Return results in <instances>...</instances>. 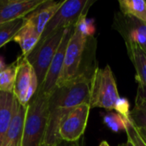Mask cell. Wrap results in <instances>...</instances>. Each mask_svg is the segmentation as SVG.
<instances>
[{
	"label": "cell",
	"instance_id": "1",
	"mask_svg": "<svg viewBox=\"0 0 146 146\" xmlns=\"http://www.w3.org/2000/svg\"><path fill=\"white\" fill-rule=\"evenodd\" d=\"M91 78L80 75L75 80L56 86L49 97L48 121L43 146H56L62 140L59 127L66 115L75 107L89 103Z\"/></svg>",
	"mask_w": 146,
	"mask_h": 146
},
{
	"label": "cell",
	"instance_id": "2",
	"mask_svg": "<svg viewBox=\"0 0 146 146\" xmlns=\"http://www.w3.org/2000/svg\"><path fill=\"white\" fill-rule=\"evenodd\" d=\"M93 27L86 17L75 25L67 45L64 62L56 86H62L75 80L81 71L88 39L93 34Z\"/></svg>",
	"mask_w": 146,
	"mask_h": 146
},
{
	"label": "cell",
	"instance_id": "3",
	"mask_svg": "<svg viewBox=\"0 0 146 146\" xmlns=\"http://www.w3.org/2000/svg\"><path fill=\"white\" fill-rule=\"evenodd\" d=\"M49 97L38 87L27 104L21 146H43L48 121Z\"/></svg>",
	"mask_w": 146,
	"mask_h": 146
},
{
	"label": "cell",
	"instance_id": "4",
	"mask_svg": "<svg viewBox=\"0 0 146 146\" xmlns=\"http://www.w3.org/2000/svg\"><path fill=\"white\" fill-rule=\"evenodd\" d=\"M120 96L117 85L110 65L104 68L97 67L90 81L89 104L91 109L101 108L115 110Z\"/></svg>",
	"mask_w": 146,
	"mask_h": 146
},
{
	"label": "cell",
	"instance_id": "5",
	"mask_svg": "<svg viewBox=\"0 0 146 146\" xmlns=\"http://www.w3.org/2000/svg\"><path fill=\"white\" fill-rule=\"evenodd\" d=\"M95 1L91 0H64L62 6L46 25L41 38L44 39L57 31L74 27L86 14Z\"/></svg>",
	"mask_w": 146,
	"mask_h": 146
},
{
	"label": "cell",
	"instance_id": "6",
	"mask_svg": "<svg viewBox=\"0 0 146 146\" xmlns=\"http://www.w3.org/2000/svg\"><path fill=\"white\" fill-rule=\"evenodd\" d=\"M64 30H60L44 39L39 40L35 48L26 57L33 67L40 87L46 77L50 65L62 42Z\"/></svg>",
	"mask_w": 146,
	"mask_h": 146
},
{
	"label": "cell",
	"instance_id": "7",
	"mask_svg": "<svg viewBox=\"0 0 146 146\" xmlns=\"http://www.w3.org/2000/svg\"><path fill=\"white\" fill-rule=\"evenodd\" d=\"M90 110L89 103H85L73 109L66 115L59 127V137L62 141L78 142L85 133Z\"/></svg>",
	"mask_w": 146,
	"mask_h": 146
},
{
	"label": "cell",
	"instance_id": "8",
	"mask_svg": "<svg viewBox=\"0 0 146 146\" xmlns=\"http://www.w3.org/2000/svg\"><path fill=\"white\" fill-rule=\"evenodd\" d=\"M112 27L123 38L126 46L135 44L146 52V23L118 12L114 16Z\"/></svg>",
	"mask_w": 146,
	"mask_h": 146
},
{
	"label": "cell",
	"instance_id": "9",
	"mask_svg": "<svg viewBox=\"0 0 146 146\" xmlns=\"http://www.w3.org/2000/svg\"><path fill=\"white\" fill-rule=\"evenodd\" d=\"M74 27H68V28L65 29L62 42L55 54V56H54L50 65V68L47 72L44 81L43 85L40 86L42 91L48 96H50L56 87L57 80L59 79V76H60L62 69V66H63L67 45H68V41L72 36Z\"/></svg>",
	"mask_w": 146,
	"mask_h": 146
},
{
	"label": "cell",
	"instance_id": "10",
	"mask_svg": "<svg viewBox=\"0 0 146 146\" xmlns=\"http://www.w3.org/2000/svg\"><path fill=\"white\" fill-rule=\"evenodd\" d=\"M16 62L17 71L13 94L21 104L27 106L28 104V90L33 82L38 80V78L33 67L31 66L26 56H24L23 55L18 56Z\"/></svg>",
	"mask_w": 146,
	"mask_h": 146
},
{
	"label": "cell",
	"instance_id": "11",
	"mask_svg": "<svg viewBox=\"0 0 146 146\" xmlns=\"http://www.w3.org/2000/svg\"><path fill=\"white\" fill-rule=\"evenodd\" d=\"M44 0H0V24L24 18Z\"/></svg>",
	"mask_w": 146,
	"mask_h": 146
},
{
	"label": "cell",
	"instance_id": "12",
	"mask_svg": "<svg viewBox=\"0 0 146 146\" xmlns=\"http://www.w3.org/2000/svg\"><path fill=\"white\" fill-rule=\"evenodd\" d=\"M126 47L136 71L138 91L135 101L146 104V52L141 47L135 44Z\"/></svg>",
	"mask_w": 146,
	"mask_h": 146
},
{
	"label": "cell",
	"instance_id": "13",
	"mask_svg": "<svg viewBox=\"0 0 146 146\" xmlns=\"http://www.w3.org/2000/svg\"><path fill=\"white\" fill-rule=\"evenodd\" d=\"M64 1L44 0L38 8L29 13L24 18L30 21L37 32L42 35L46 25L62 6Z\"/></svg>",
	"mask_w": 146,
	"mask_h": 146
},
{
	"label": "cell",
	"instance_id": "14",
	"mask_svg": "<svg viewBox=\"0 0 146 146\" xmlns=\"http://www.w3.org/2000/svg\"><path fill=\"white\" fill-rule=\"evenodd\" d=\"M26 113L27 106L21 104L15 98L12 119L5 137L3 146H21Z\"/></svg>",
	"mask_w": 146,
	"mask_h": 146
},
{
	"label": "cell",
	"instance_id": "15",
	"mask_svg": "<svg viewBox=\"0 0 146 146\" xmlns=\"http://www.w3.org/2000/svg\"><path fill=\"white\" fill-rule=\"evenodd\" d=\"M41 38L33 24L24 18V24L14 37L13 41L17 43L21 50L22 55L27 56L35 48Z\"/></svg>",
	"mask_w": 146,
	"mask_h": 146
},
{
	"label": "cell",
	"instance_id": "16",
	"mask_svg": "<svg viewBox=\"0 0 146 146\" xmlns=\"http://www.w3.org/2000/svg\"><path fill=\"white\" fill-rule=\"evenodd\" d=\"M15 99L13 93L0 92V146L4 144L13 115Z\"/></svg>",
	"mask_w": 146,
	"mask_h": 146
},
{
	"label": "cell",
	"instance_id": "17",
	"mask_svg": "<svg viewBox=\"0 0 146 146\" xmlns=\"http://www.w3.org/2000/svg\"><path fill=\"white\" fill-rule=\"evenodd\" d=\"M120 12L146 23V1L145 0H120Z\"/></svg>",
	"mask_w": 146,
	"mask_h": 146
},
{
	"label": "cell",
	"instance_id": "18",
	"mask_svg": "<svg viewBox=\"0 0 146 146\" xmlns=\"http://www.w3.org/2000/svg\"><path fill=\"white\" fill-rule=\"evenodd\" d=\"M17 71V62L7 65L0 71V92L13 93Z\"/></svg>",
	"mask_w": 146,
	"mask_h": 146
},
{
	"label": "cell",
	"instance_id": "19",
	"mask_svg": "<svg viewBox=\"0 0 146 146\" xmlns=\"http://www.w3.org/2000/svg\"><path fill=\"white\" fill-rule=\"evenodd\" d=\"M23 24L24 18L16 19L0 24V48H2L9 41L13 40L14 37L22 27Z\"/></svg>",
	"mask_w": 146,
	"mask_h": 146
},
{
	"label": "cell",
	"instance_id": "20",
	"mask_svg": "<svg viewBox=\"0 0 146 146\" xmlns=\"http://www.w3.org/2000/svg\"><path fill=\"white\" fill-rule=\"evenodd\" d=\"M129 122V117H125L117 112H110L104 116V123L115 133L126 131Z\"/></svg>",
	"mask_w": 146,
	"mask_h": 146
},
{
	"label": "cell",
	"instance_id": "21",
	"mask_svg": "<svg viewBox=\"0 0 146 146\" xmlns=\"http://www.w3.org/2000/svg\"><path fill=\"white\" fill-rule=\"evenodd\" d=\"M129 119L137 129L146 130V104L135 101L134 107L130 111Z\"/></svg>",
	"mask_w": 146,
	"mask_h": 146
},
{
	"label": "cell",
	"instance_id": "22",
	"mask_svg": "<svg viewBox=\"0 0 146 146\" xmlns=\"http://www.w3.org/2000/svg\"><path fill=\"white\" fill-rule=\"evenodd\" d=\"M126 133L127 135V140H129L133 145V146H146L144 141L142 140L140 135L139 134L137 128L133 126V124L131 122V121L127 125Z\"/></svg>",
	"mask_w": 146,
	"mask_h": 146
},
{
	"label": "cell",
	"instance_id": "23",
	"mask_svg": "<svg viewBox=\"0 0 146 146\" xmlns=\"http://www.w3.org/2000/svg\"><path fill=\"white\" fill-rule=\"evenodd\" d=\"M129 103L127 99L125 98H119V100L117 101L116 103V105H115V110L122 115L123 116L125 117H129V114H130V110H129Z\"/></svg>",
	"mask_w": 146,
	"mask_h": 146
},
{
	"label": "cell",
	"instance_id": "24",
	"mask_svg": "<svg viewBox=\"0 0 146 146\" xmlns=\"http://www.w3.org/2000/svg\"><path fill=\"white\" fill-rule=\"evenodd\" d=\"M56 146H80L78 142H66V141H61Z\"/></svg>",
	"mask_w": 146,
	"mask_h": 146
},
{
	"label": "cell",
	"instance_id": "25",
	"mask_svg": "<svg viewBox=\"0 0 146 146\" xmlns=\"http://www.w3.org/2000/svg\"><path fill=\"white\" fill-rule=\"evenodd\" d=\"M139 134L140 135L142 140L144 141V143L146 145V130H144V129H137Z\"/></svg>",
	"mask_w": 146,
	"mask_h": 146
},
{
	"label": "cell",
	"instance_id": "26",
	"mask_svg": "<svg viewBox=\"0 0 146 146\" xmlns=\"http://www.w3.org/2000/svg\"><path fill=\"white\" fill-rule=\"evenodd\" d=\"M6 66H7V65H6L5 62H4V59L3 58V56H0V71H2Z\"/></svg>",
	"mask_w": 146,
	"mask_h": 146
},
{
	"label": "cell",
	"instance_id": "27",
	"mask_svg": "<svg viewBox=\"0 0 146 146\" xmlns=\"http://www.w3.org/2000/svg\"><path fill=\"white\" fill-rule=\"evenodd\" d=\"M118 146H133V145L129 140H127L126 143H123V144H121V145H120Z\"/></svg>",
	"mask_w": 146,
	"mask_h": 146
},
{
	"label": "cell",
	"instance_id": "28",
	"mask_svg": "<svg viewBox=\"0 0 146 146\" xmlns=\"http://www.w3.org/2000/svg\"><path fill=\"white\" fill-rule=\"evenodd\" d=\"M99 146H110V144H109L106 140H104V141H102V142L100 143Z\"/></svg>",
	"mask_w": 146,
	"mask_h": 146
}]
</instances>
